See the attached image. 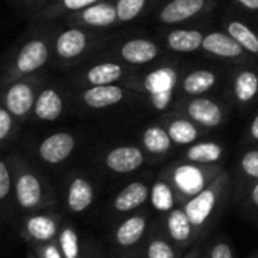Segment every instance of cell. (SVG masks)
<instances>
[{"label":"cell","mask_w":258,"mask_h":258,"mask_svg":"<svg viewBox=\"0 0 258 258\" xmlns=\"http://www.w3.org/2000/svg\"><path fill=\"white\" fill-rule=\"evenodd\" d=\"M53 23H29L23 35L0 59V88L17 79L43 73L52 64Z\"/></svg>","instance_id":"cell-1"},{"label":"cell","mask_w":258,"mask_h":258,"mask_svg":"<svg viewBox=\"0 0 258 258\" xmlns=\"http://www.w3.org/2000/svg\"><path fill=\"white\" fill-rule=\"evenodd\" d=\"M13 181H14V204L16 210L29 214L41 211L53 204V191L46 176L26 154H8Z\"/></svg>","instance_id":"cell-2"},{"label":"cell","mask_w":258,"mask_h":258,"mask_svg":"<svg viewBox=\"0 0 258 258\" xmlns=\"http://www.w3.org/2000/svg\"><path fill=\"white\" fill-rule=\"evenodd\" d=\"M100 37L93 29L66 23H53L52 35V64L56 67H73L94 50Z\"/></svg>","instance_id":"cell-3"},{"label":"cell","mask_w":258,"mask_h":258,"mask_svg":"<svg viewBox=\"0 0 258 258\" xmlns=\"http://www.w3.org/2000/svg\"><path fill=\"white\" fill-rule=\"evenodd\" d=\"M79 146V137L72 131H55L25 145V154L38 166L59 167L67 163Z\"/></svg>","instance_id":"cell-4"},{"label":"cell","mask_w":258,"mask_h":258,"mask_svg":"<svg viewBox=\"0 0 258 258\" xmlns=\"http://www.w3.org/2000/svg\"><path fill=\"white\" fill-rule=\"evenodd\" d=\"M46 79L47 75L43 72L7 84L0 88V103L25 124L31 120L38 91Z\"/></svg>","instance_id":"cell-5"},{"label":"cell","mask_w":258,"mask_h":258,"mask_svg":"<svg viewBox=\"0 0 258 258\" xmlns=\"http://www.w3.org/2000/svg\"><path fill=\"white\" fill-rule=\"evenodd\" d=\"M70 99V94H67L59 84L49 81L47 78L38 91L31 121L43 124L61 120L69 109Z\"/></svg>","instance_id":"cell-6"},{"label":"cell","mask_w":258,"mask_h":258,"mask_svg":"<svg viewBox=\"0 0 258 258\" xmlns=\"http://www.w3.org/2000/svg\"><path fill=\"white\" fill-rule=\"evenodd\" d=\"M176 85L178 70L172 66H161L149 72L143 79V90L157 111H166L170 106Z\"/></svg>","instance_id":"cell-7"},{"label":"cell","mask_w":258,"mask_h":258,"mask_svg":"<svg viewBox=\"0 0 258 258\" xmlns=\"http://www.w3.org/2000/svg\"><path fill=\"white\" fill-rule=\"evenodd\" d=\"M66 23L78 25L87 29L100 31L118 25L115 0H100V2L64 19Z\"/></svg>","instance_id":"cell-8"},{"label":"cell","mask_w":258,"mask_h":258,"mask_svg":"<svg viewBox=\"0 0 258 258\" xmlns=\"http://www.w3.org/2000/svg\"><path fill=\"white\" fill-rule=\"evenodd\" d=\"M124 97H126L124 88H121L117 84H109V85L84 87L78 91V94L73 99L84 109L102 111L123 102Z\"/></svg>","instance_id":"cell-9"},{"label":"cell","mask_w":258,"mask_h":258,"mask_svg":"<svg viewBox=\"0 0 258 258\" xmlns=\"http://www.w3.org/2000/svg\"><path fill=\"white\" fill-rule=\"evenodd\" d=\"M126 73V69L117 61H99L82 69L73 81L79 88L94 85H109L120 81Z\"/></svg>","instance_id":"cell-10"},{"label":"cell","mask_w":258,"mask_h":258,"mask_svg":"<svg viewBox=\"0 0 258 258\" xmlns=\"http://www.w3.org/2000/svg\"><path fill=\"white\" fill-rule=\"evenodd\" d=\"M210 5V0H169L157 14L161 25H179L201 16Z\"/></svg>","instance_id":"cell-11"},{"label":"cell","mask_w":258,"mask_h":258,"mask_svg":"<svg viewBox=\"0 0 258 258\" xmlns=\"http://www.w3.org/2000/svg\"><path fill=\"white\" fill-rule=\"evenodd\" d=\"M59 225L56 217L47 211H35L29 213L22 223V232L28 240H34L37 243H49L58 234Z\"/></svg>","instance_id":"cell-12"},{"label":"cell","mask_w":258,"mask_h":258,"mask_svg":"<svg viewBox=\"0 0 258 258\" xmlns=\"http://www.w3.org/2000/svg\"><path fill=\"white\" fill-rule=\"evenodd\" d=\"M201 50L216 58L228 59V61H241L246 59L249 55L228 32H220V31H213L204 35Z\"/></svg>","instance_id":"cell-13"},{"label":"cell","mask_w":258,"mask_h":258,"mask_svg":"<svg viewBox=\"0 0 258 258\" xmlns=\"http://www.w3.org/2000/svg\"><path fill=\"white\" fill-rule=\"evenodd\" d=\"M185 114L188 118H191L196 124L202 127H217L225 120V109L220 103H217L213 99L198 96L187 102L185 105Z\"/></svg>","instance_id":"cell-14"},{"label":"cell","mask_w":258,"mask_h":258,"mask_svg":"<svg viewBox=\"0 0 258 258\" xmlns=\"http://www.w3.org/2000/svg\"><path fill=\"white\" fill-rule=\"evenodd\" d=\"M103 163L114 173H131L143 166L145 154L133 145L117 146L106 152Z\"/></svg>","instance_id":"cell-15"},{"label":"cell","mask_w":258,"mask_h":258,"mask_svg":"<svg viewBox=\"0 0 258 258\" xmlns=\"http://www.w3.org/2000/svg\"><path fill=\"white\" fill-rule=\"evenodd\" d=\"M94 201V187L91 181L81 175L73 173L66 187V205L72 213H84Z\"/></svg>","instance_id":"cell-16"},{"label":"cell","mask_w":258,"mask_h":258,"mask_svg":"<svg viewBox=\"0 0 258 258\" xmlns=\"http://www.w3.org/2000/svg\"><path fill=\"white\" fill-rule=\"evenodd\" d=\"M172 181L175 187L185 196H195L201 193L207 185L205 170L196 163H184L176 166L172 172Z\"/></svg>","instance_id":"cell-17"},{"label":"cell","mask_w":258,"mask_h":258,"mask_svg":"<svg viewBox=\"0 0 258 258\" xmlns=\"http://www.w3.org/2000/svg\"><path fill=\"white\" fill-rule=\"evenodd\" d=\"M97 2H100V0H53L49 7L34 14L29 19V23H55Z\"/></svg>","instance_id":"cell-18"},{"label":"cell","mask_w":258,"mask_h":258,"mask_svg":"<svg viewBox=\"0 0 258 258\" xmlns=\"http://www.w3.org/2000/svg\"><path fill=\"white\" fill-rule=\"evenodd\" d=\"M161 53L158 44L148 38H133L123 43L118 49L120 58L133 66H145L158 58Z\"/></svg>","instance_id":"cell-19"},{"label":"cell","mask_w":258,"mask_h":258,"mask_svg":"<svg viewBox=\"0 0 258 258\" xmlns=\"http://www.w3.org/2000/svg\"><path fill=\"white\" fill-rule=\"evenodd\" d=\"M217 202V193L213 188H204L201 193L191 196V199L187 202L184 211L188 216L191 225L199 226L205 223V220L213 213Z\"/></svg>","instance_id":"cell-20"},{"label":"cell","mask_w":258,"mask_h":258,"mask_svg":"<svg viewBox=\"0 0 258 258\" xmlns=\"http://www.w3.org/2000/svg\"><path fill=\"white\" fill-rule=\"evenodd\" d=\"M231 93L240 105L253 102L258 96V73L250 69L238 70L232 78Z\"/></svg>","instance_id":"cell-21"},{"label":"cell","mask_w":258,"mask_h":258,"mask_svg":"<svg viewBox=\"0 0 258 258\" xmlns=\"http://www.w3.org/2000/svg\"><path fill=\"white\" fill-rule=\"evenodd\" d=\"M217 84V75L208 69H196L185 75L181 82V91L185 96L198 97L213 90Z\"/></svg>","instance_id":"cell-22"},{"label":"cell","mask_w":258,"mask_h":258,"mask_svg":"<svg viewBox=\"0 0 258 258\" xmlns=\"http://www.w3.org/2000/svg\"><path fill=\"white\" fill-rule=\"evenodd\" d=\"M204 34L198 29H173L166 37V44L172 52L193 53L202 49Z\"/></svg>","instance_id":"cell-23"},{"label":"cell","mask_w":258,"mask_h":258,"mask_svg":"<svg viewBox=\"0 0 258 258\" xmlns=\"http://www.w3.org/2000/svg\"><path fill=\"white\" fill-rule=\"evenodd\" d=\"M166 129L175 145L179 146H190L198 142L201 137L199 124H196L191 118L176 117L166 123Z\"/></svg>","instance_id":"cell-24"},{"label":"cell","mask_w":258,"mask_h":258,"mask_svg":"<svg viewBox=\"0 0 258 258\" xmlns=\"http://www.w3.org/2000/svg\"><path fill=\"white\" fill-rule=\"evenodd\" d=\"M149 195H151V190L148 188L146 184L139 182V181L131 182L115 196L114 208L121 213L136 210L148 201Z\"/></svg>","instance_id":"cell-25"},{"label":"cell","mask_w":258,"mask_h":258,"mask_svg":"<svg viewBox=\"0 0 258 258\" xmlns=\"http://www.w3.org/2000/svg\"><path fill=\"white\" fill-rule=\"evenodd\" d=\"M16 210L14 181L8 154H0V213L10 214Z\"/></svg>","instance_id":"cell-26"},{"label":"cell","mask_w":258,"mask_h":258,"mask_svg":"<svg viewBox=\"0 0 258 258\" xmlns=\"http://www.w3.org/2000/svg\"><path fill=\"white\" fill-rule=\"evenodd\" d=\"M226 32L246 50L249 55L258 56V34L244 22L231 19L225 25Z\"/></svg>","instance_id":"cell-27"},{"label":"cell","mask_w":258,"mask_h":258,"mask_svg":"<svg viewBox=\"0 0 258 258\" xmlns=\"http://www.w3.org/2000/svg\"><path fill=\"white\" fill-rule=\"evenodd\" d=\"M23 123L0 103V154H5L20 137Z\"/></svg>","instance_id":"cell-28"},{"label":"cell","mask_w":258,"mask_h":258,"mask_svg":"<svg viewBox=\"0 0 258 258\" xmlns=\"http://www.w3.org/2000/svg\"><path fill=\"white\" fill-rule=\"evenodd\" d=\"M145 149L152 155H163L170 151L173 142L167 129L161 124H151L145 129L142 137Z\"/></svg>","instance_id":"cell-29"},{"label":"cell","mask_w":258,"mask_h":258,"mask_svg":"<svg viewBox=\"0 0 258 258\" xmlns=\"http://www.w3.org/2000/svg\"><path fill=\"white\" fill-rule=\"evenodd\" d=\"M223 148L216 142H199L190 145L185 152V160L196 164H213L222 160Z\"/></svg>","instance_id":"cell-30"},{"label":"cell","mask_w":258,"mask_h":258,"mask_svg":"<svg viewBox=\"0 0 258 258\" xmlns=\"http://www.w3.org/2000/svg\"><path fill=\"white\" fill-rule=\"evenodd\" d=\"M145 229H146V220L143 217L140 216L129 217L117 228L115 240L121 246H133L142 238Z\"/></svg>","instance_id":"cell-31"},{"label":"cell","mask_w":258,"mask_h":258,"mask_svg":"<svg viewBox=\"0 0 258 258\" xmlns=\"http://www.w3.org/2000/svg\"><path fill=\"white\" fill-rule=\"evenodd\" d=\"M151 0H115L118 25L131 23L139 19L148 8Z\"/></svg>","instance_id":"cell-32"},{"label":"cell","mask_w":258,"mask_h":258,"mask_svg":"<svg viewBox=\"0 0 258 258\" xmlns=\"http://www.w3.org/2000/svg\"><path fill=\"white\" fill-rule=\"evenodd\" d=\"M191 222L188 219V216L185 214V211L182 210H173L169 214L167 219V228L170 235L178 240V241H184L190 237L191 234Z\"/></svg>","instance_id":"cell-33"},{"label":"cell","mask_w":258,"mask_h":258,"mask_svg":"<svg viewBox=\"0 0 258 258\" xmlns=\"http://www.w3.org/2000/svg\"><path fill=\"white\" fill-rule=\"evenodd\" d=\"M151 201L158 211H170L175 204L172 187L164 181H157L151 188Z\"/></svg>","instance_id":"cell-34"},{"label":"cell","mask_w":258,"mask_h":258,"mask_svg":"<svg viewBox=\"0 0 258 258\" xmlns=\"http://www.w3.org/2000/svg\"><path fill=\"white\" fill-rule=\"evenodd\" d=\"M53 0H7V4L20 16L25 19H31L34 14L40 13L46 7H49Z\"/></svg>","instance_id":"cell-35"},{"label":"cell","mask_w":258,"mask_h":258,"mask_svg":"<svg viewBox=\"0 0 258 258\" xmlns=\"http://www.w3.org/2000/svg\"><path fill=\"white\" fill-rule=\"evenodd\" d=\"M59 249L64 258H78L79 256V238L76 231L72 226H64L59 231Z\"/></svg>","instance_id":"cell-36"},{"label":"cell","mask_w":258,"mask_h":258,"mask_svg":"<svg viewBox=\"0 0 258 258\" xmlns=\"http://www.w3.org/2000/svg\"><path fill=\"white\" fill-rule=\"evenodd\" d=\"M240 169H241V172L246 176L258 179V149L247 151L241 157V160H240Z\"/></svg>","instance_id":"cell-37"},{"label":"cell","mask_w":258,"mask_h":258,"mask_svg":"<svg viewBox=\"0 0 258 258\" xmlns=\"http://www.w3.org/2000/svg\"><path fill=\"white\" fill-rule=\"evenodd\" d=\"M148 255H149V258H175L172 247L163 240H154L149 244Z\"/></svg>","instance_id":"cell-38"},{"label":"cell","mask_w":258,"mask_h":258,"mask_svg":"<svg viewBox=\"0 0 258 258\" xmlns=\"http://www.w3.org/2000/svg\"><path fill=\"white\" fill-rule=\"evenodd\" d=\"M37 253H38V258H64L59 246H56L53 241L40 243L37 246Z\"/></svg>","instance_id":"cell-39"},{"label":"cell","mask_w":258,"mask_h":258,"mask_svg":"<svg viewBox=\"0 0 258 258\" xmlns=\"http://www.w3.org/2000/svg\"><path fill=\"white\" fill-rule=\"evenodd\" d=\"M211 258H232L231 247L226 243H217L211 250Z\"/></svg>","instance_id":"cell-40"},{"label":"cell","mask_w":258,"mask_h":258,"mask_svg":"<svg viewBox=\"0 0 258 258\" xmlns=\"http://www.w3.org/2000/svg\"><path fill=\"white\" fill-rule=\"evenodd\" d=\"M235 2L246 11L258 13V0H235Z\"/></svg>","instance_id":"cell-41"},{"label":"cell","mask_w":258,"mask_h":258,"mask_svg":"<svg viewBox=\"0 0 258 258\" xmlns=\"http://www.w3.org/2000/svg\"><path fill=\"white\" fill-rule=\"evenodd\" d=\"M249 134H250V139L258 142V114L252 118L250 124H249Z\"/></svg>","instance_id":"cell-42"},{"label":"cell","mask_w":258,"mask_h":258,"mask_svg":"<svg viewBox=\"0 0 258 258\" xmlns=\"http://www.w3.org/2000/svg\"><path fill=\"white\" fill-rule=\"evenodd\" d=\"M250 199H252L253 205L258 207V179H256V182H255V185H253V188L250 191Z\"/></svg>","instance_id":"cell-43"},{"label":"cell","mask_w":258,"mask_h":258,"mask_svg":"<svg viewBox=\"0 0 258 258\" xmlns=\"http://www.w3.org/2000/svg\"><path fill=\"white\" fill-rule=\"evenodd\" d=\"M28 258H37V256H35V255H34V253L29 250V252H28Z\"/></svg>","instance_id":"cell-44"}]
</instances>
